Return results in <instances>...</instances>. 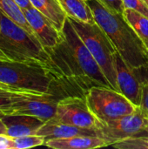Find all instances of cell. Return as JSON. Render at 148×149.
<instances>
[{"label":"cell","mask_w":148,"mask_h":149,"mask_svg":"<svg viewBox=\"0 0 148 149\" xmlns=\"http://www.w3.org/2000/svg\"><path fill=\"white\" fill-rule=\"evenodd\" d=\"M46 51L53 70L84 91L86 92L92 86L113 87L68 17L61 30L60 42L54 48Z\"/></svg>","instance_id":"6da1fadb"},{"label":"cell","mask_w":148,"mask_h":149,"mask_svg":"<svg viewBox=\"0 0 148 149\" xmlns=\"http://www.w3.org/2000/svg\"><path fill=\"white\" fill-rule=\"evenodd\" d=\"M95 22L104 30L117 52L133 70L148 68V51L122 13L110 10L99 0H86Z\"/></svg>","instance_id":"7a4b0ae2"},{"label":"cell","mask_w":148,"mask_h":149,"mask_svg":"<svg viewBox=\"0 0 148 149\" xmlns=\"http://www.w3.org/2000/svg\"><path fill=\"white\" fill-rule=\"evenodd\" d=\"M62 78L50 64L0 59V86L8 92L46 93Z\"/></svg>","instance_id":"3957f363"},{"label":"cell","mask_w":148,"mask_h":149,"mask_svg":"<svg viewBox=\"0 0 148 149\" xmlns=\"http://www.w3.org/2000/svg\"><path fill=\"white\" fill-rule=\"evenodd\" d=\"M0 50L10 61L50 64V55L39 40L1 10Z\"/></svg>","instance_id":"277c9868"},{"label":"cell","mask_w":148,"mask_h":149,"mask_svg":"<svg viewBox=\"0 0 148 149\" xmlns=\"http://www.w3.org/2000/svg\"><path fill=\"white\" fill-rule=\"evenodd\" d=\"M68 18L113 88L119 91L115 70V53L117 50L108 36L96 22L86 23L71 17Z\"/></svg>","instance_id":"5b68a950"},{"label":"cell","mask_w":148,"mask_h":149,"mask_svg":"<svg viewBox=\"0 0 148 149\" xmlns=\"http://www.w3.org/2000/svg\"><path fill=\"white\" fill-rule=\"evenodd\" d=\"M88 106L100 121H109L133 113L137 106L120 92L108 86H92L85 92Z\"/></svg>","instance_id":"8992f818"},{"label":"cell","mask_w":148,"mask_h":149,"mask_svg":"<svg viewBox=\"0 0 148 149\" xmlns=\"http://www.w3.org/2000/svg\"><path fill=\"white\" fill-rule=\"evenodd\" d=\"M148 117L144 111L137 107L131 114L109 121L98 120L96 131L99 137L103 139L107 147L129 137L139 135L145 131Z\"/></svg>","instance_id":"52a82bcc"},{"label":"cell","mask_w":148,"mask_h":149,"mask_svg":"<svg viewBox=\"0 0 148 149\" xmlns=\"http://www.w3.org/2000/svg\"><path fill=\"white\" fill-rule=\"evenodd\" d=\"M50 120L82 128H96L98 122L85 95H71L62 99L57 106L55 115Z\"/></svg>","instance_id":"ba28073f"},{"label":"cell","mask_w":148,"mask_h":149,"mask_svg":"<svg viewBox=\"0 0 148 149\" xmlns=\"http://www.w3.org/2000/svg\"><path fill=\"white\" fill-rule=\"evenodd\" d=\"M115 70L119 92L135 106L140 107L143 83L118 52L115 53Z\"/></svg>","instance_id":"9c48e42d"},{"label":"cell","mask_w":148,"mask_h":149,"mask_svg":"<svg viewBox=\"0 0 148 149\" xmlns=\"http://www.w3.org/2000/svg\"><path fill=\"white\" fill-rule=\"evenodd\" d=\"M36 38L46 49L54 48L61 40V31L34 6L23 10Z\"/></svg>","instance_id":"30bf717a"},{"label":"cell","mask_w":148,"mask_h":149,"mask_svg":"<svg viewBox=\"0 0 148 149\" xmlns=\"http://www.w3.org/2000/svg\"><path fill=\"white\" fill-rule=\"evenodd\" d=\"M2 120L6 126V135L11 138L36 134L45 123L40 118L25 114H5Z\"/></svg>","instance_id":"8fae6325"},{"label":"cell","mask_w":148,"mask_h":149,"mask_svg":"<svg viewBox=\"0 0 148 149\" xmlns=\"http://www.w3.org/2000/svg\"><path fill=\"white\" fill-rule=\"evenodd\" d=\"M36 134L43 136L45 141L51 139L69 138L79 135H92L98 136L95 128H82L68 124L58 123L51 120H47L38 130Z\"/></svg>","instance_id":"7c38bea8"},{"label":"cell","mask_w":148,"mask_h":149,"mask_svg":"<svg viewBox=\"0 0 148 149\" xmlns=\"http://www.w3.org/2000/svg\"><path fill=\"white\" fill-rule=\"evenodd\" d=\"M44 146L54 149H93L107 147V144L99 136L79 135L48 140L45 141Z\"/></svg>","instance_id":"4fadbf2b"},{"label":"cell","mask_w":148,"mask_h":149,"mask_svg":"<svg viewBox=\"0 0 148 149\" xmlns=\"http://www.w3.org/2000/svg\"><path fill=\"white\" fill-rule=\"evenodd\" d=\"M32 5L45 16L54 26L61 31L67 14L60 5L58 0H30Z\"/></svg>","instance_id":"5bb4252c"},{"label":"cell","mask_w":148,"mask_h":149,"mask_svg":"<svg viewBox=\"0 0 148 149\" xmlns=\"http://www.w3.org/2000/svg\"><path fill=\"white\" fill-rule=\"evenodd\" d=\"M68 17L86 22L95 23L93 13L86 0H58Z\"/></svg>","instance_id":"9a60e30c"},{"label":"cell","mask_w":148,"mask_h":149,"mask_svg":"<svg viewBox=\"0 0 148 149\" xmlns=\"http://www.w3.org/2000/svg\"><path fill=\"white\" fill-rule=\"evenodd\" d=\"M0 10L30 34L36 37L22 9L18 6L15 0H0Z\"/></svg>","instance_id":"2e32d148"},{"label":"cell","mask_w":148,"mask_h":149,"mask_svg":"<svg viewBox=\"0 0 148 149\" xmlns=\"http://www.w3.org/2000/svg\"><path fill=\"white\" fill-rule=\"evenodd\" d=\"M122 14L126 22L142 40L148 38L147 17L132 9H125Z\"/></svg>","instance_id":"e0dca14e"},{"label":"cell","mask_w":148,"mask_h":149,"mask_svg":"<svg viewBox=\"0 0 148 149\" xmlns=\"http://www.w3.org/2000/svg\"><path fill=\"white\" fill-rule=\"evenodd\" d=\"M111 147L119 149H148V135L142 133L118 141Z\"/></svg>","instance_id":"ac0fdd59"},{"label":"cell","mask_w":148,"mask_h":149,"mask_svg":"<svg viewBox=\"0 0 148 149\" xmlns=\"http://www.w3.org/2000/svg\"><path fill=\"white\" fill-rule=\"evenodd\" d=\"M45 139L38 134L13 138V149H24L44 145Z\"/></svg>","instance_id":"d6986e66"},{"label":"cell","mask_w":148,"mask_h":149,"mask_svg":"<svg viewBox=\"0 0 148 149\" xmlns=\"http://www.w3.org/2000/svg\"><path fill=\"white\" fill-rule=\"evenodd\" d=\"M18 93H12L0 90V110L4 113V111L9 109L11 104L15 101V99Z\"/></svg>","instance_id":"ffe728a7"},{"label":"cell","mask_w":148,"mask_h":149,"mask_svg":"<svg viewBox=\"0 0 148 149\" xmlns=\"http://www.w3.org/2000/svg\"><path fill=\"white\" fill-rule=\"evenodd\" d=\"M125 9H132L148 17V7L143 0H122Z\"/></svg>","instance_id":"44dd1931"},{"label":"cell","mask_w":148,"mask_h":149,"mask_svg":"<svg viewBox=\"0 0 148 149\" xmlns=\"http://www.w3.org/2000/svg\"><path fill=\"white\" fill-rule=\"evenodd\" d=\"M103 5L113 12L123 13L125 7L122 0H99Z\"/></svg>","instance_id":"7402d4cb"},{"label":"cell","mask_w":148,"mask_h":149,"mask_svg":"<svg viewBox=\"0 0 148 149\" xmlns=\"http://www.w3.org/2000/svg\"><path fill=\"white\" fill-rule=\"evenodd\" d=\"M140 107L144 111L146 115L148 117V82H144L142 86L141 102Z\"/></svg>","instance_id":"603a6c76"},{"label":"cell","mask_w":148,"mask_h":149,"mask_svg":"<svg viewBox=\"0 0 148 149\" xmlns=\"http://www.w3.org/2000/svg\"><path fill=\"white\" fill-rule=\"evenodd\" d=\"M0 149H13V138L0 134Z\"/></svg>","instance_id":"cb8c5ba5"},{"label":"cell","mask_w":148,"mask_h":149,"mask_svg":"<svg viewBox=\"0 0 148 149\" xmlns=\"http://www.w3.org/2000/svg\"><path fill=\"white\" fill-rule=\"evenodd\" d=\"M0 134H6V126L2 120H0Z\"/></svg>","instance_id":"d4e9b609"},{"label":"cell","mask_w":148,"mask_h":149,"mask_svg":"<svg viewBox=\"0 0 148 149\" xmlns=\"http://www.w3.org/2000/svg\"><path fill=\"white\" fill-rule=\"evenodd\" d=\"M142 41H143V43H144V45H145L147 50L148 51V38H147V39H143Z\"/></svg>","instance_id":"484cf974"},{"label":"cell","mask_w":148,"mask_h":149,"mask_svg":"<svg viewBox=\"0 0 148 149\" xmlns=\"http://www.w3.org/2000/svg\"><path fill=\"white\" fill-rule=\"evenodd\" d=\"M0 59H3V60H9L4 55H3V54H0Z\"/></svg>","instance_id":"4316f807"},{"label":"cell","mask_w":148,"mask_h":149,"mask_svg":"<svg viewBox=\"0 0 148 149\" xmlns=\"http://www.w3.org/2000/svg\"><path fill=\"white\" fill-rule=\"evenodd\" d=\"M5 115V113L2 111V110H0V120H2L3 119V117Z\"/></svg>","instance_id":"83f0119b"},{"label":"cell","mask_w":148,"mask_h":149,"mask_svg":"<svg viewBox=\"0 0 148 149\" xmlns=\"http://www.w3.org/2000/svg\"><path fill=\"white\" fill-rule=\"evenodd\" d=\"M143 133L148 135V123H147V127H146V128H145V131H144Z\"/></svg>","instance_id":"f1b7e54d"},{"label":"cell","mask_w":148,"mask_h":149,"mask_svg":"<svg viewBox=\"0 0 148 149\" xmlns=\"http://www.w3.org/2000/svg\"><path fill=\"white\" fill-rule=\"evenodd\" d=\"M143 1L145 2V3H146V4L147 5V7H148V0H143Z\"/></svg>","instance_id":"f546056e"},{"label":"cell","mask_w":148,"mask_h":149,"mask_svg":"<svg viewBox=\"0 0 148 149\" xmlns=\"http://www.w3.org/2000/svg\"><path fill=\"white\" fill-rule=\"evenodd\" d=\"M0 90H2V91H5V90H4V89H3V88L1 86H0Z\"/></svg>","instance_id":"4dcf8cb0"},{"label":"cell","mask_w":148,"mask_h":149,"mask_svg":"<svg viewBox=\"0 0 148 149\" xmlns=\"http://www.w3.org/2000/svg\"><path fill=\"white\" fill-rule=\"evenodd\" d=\"M0 54H3V52H1V50H0Z\"/></svg>","instance_id":"1f68e13d"},{"label":"cell","mask_w":148,"mask_h":149,"mask_svg":"<svg viewBox=\"0 0 148 149\" xmlns=\"http://www.w3.org/2000/svg\"><path fill=\"white\" fill-rule=\"evenodd\" d=\"M146 82H148V80H147V81H146Z\"/></svg>","instance_id":"d6a6232c"}]
</instances>
